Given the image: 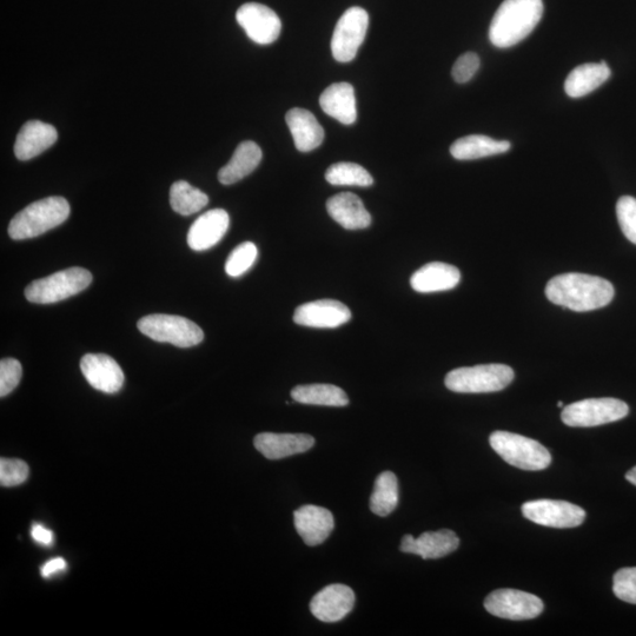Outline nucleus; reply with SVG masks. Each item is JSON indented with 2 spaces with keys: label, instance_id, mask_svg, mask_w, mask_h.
<instances>
[{
  "label": "nucleus",
  "instance_id": "1",
  "mask_svg": "<svg viewBox=\"0 0 636 636\" xmlns=\"http://www.w3.org/2000/svg\"><path fill=\"white\" fill-rule=\"evenodd\" d=\"M614 294L613 284L605 278L578 273L556 276L546 287L549 301L578 313L608 306Z\"/></svg>",
  "mask_w": 636,
  "mask_h": 636
},
{
  "label": "nucleus",
  "instance_id": "2",
  "mask_svg": "<svg viewBox=\"0 0 636 636\" xmlns=\"http://www.w3.org/2000/svg\"><path fill=\"white\" fill-rule=\"evenodd\" d=\"M543 10L542 0H505L490 24V42L499 49L519 44L538 26Z\"/></svg>",
  "mask_w": 636,
  "mask_h": 636
},
{
  "label": "nucleus",
  "instance_id": "3",
  "mask_svg": "<svg viewBox=\"0 0 636 636\" xmlns=\"http://www.w3.org/2000/svg\"><path fill=\"white\" fill-rule=\"evenodd\" d=\"M70 211V204L64 197L44 198L28 205L12 218L9 235L15 241L41 236L68 220Z\"/></svg>",
  "mask_w": 636,
  "mask_h": 636
},
{
  "label": "nucleus",
  "instance_id": "4",
  "mask_svg": "<svg viewBox=\"0 0 636 636\" xmlns=\"http://www.w3.org/2000/svg\"><path fill=\"white\" fill-rule=\"evenodd\" d=\"M514 376V370L505 364H482L450 371L445 383L454 393H495L507 388Z\"/></svg>",
  "mask_w": 636,
  "mask_h": 636
},
{
  "label": "nucleus",
  "instance_id": "5",
  "mask_svg": "<svg viewBox=\"0 0 636 636\" xmlns=\"http://www.w3.org/2000/svg\"><path fill=\"white\" fill-rule=\"evenodd\" d=\"M490 446L508 465L528 472H539L549 467L552 456L538 441L509 432L490 435Z\"/></svg>",
  "mask_w": 636,
  "mask_h": 636
},
{
  "label": "nucleus",
  "instance_id": "6",
  "mask_svg": "<svg viewBox=\"0 0 636 636\" xmlns=\"http://www.w3.org/2000/svg\"><path fill=\"white\" fill-rule=\"evenodd\" d=\"M137 327L156 342L170 343L178 348L195 347L204 340L203 330L188 318L155 314L141 318Z\"/></svg>",
  "mask_w": 636,
  "mask_h": 636
},
{
  "label": "nucleus",
  "instance_id": "7",
  "mask_svg": "<svg viewBox=\"0 0 636 636\" xmlns=\"http://www.w3.org/2000/svg\"><path fill=\"white\" fill-rule=\"evenodd\" d=\"M92 282L90 271L70 268L51 276L33 281L25 290V297L31 303L51 304L66 300L82 293Z\"/></svg>",
  "mask_w": 636,
  "mask_h": 636
},
{
  "label": "nucleus",
  "instance_id": "8",
  "mask_svg": "<svg viewBox=\"0 0 636 636\" xmlns=\"http://www.w3.org/2000/svg\"><path fill=\"white\" fill-rule=\"evenodd\" d=\"M628 413L627 403L604 397L569 404L563 409L561 419L569 427L589 428L625 419Z\"/></svg>",
  "mask_w": 636,
  "mask_h": 636
},
{
  "label": "nucleus",
  "instance_id": "9",
  "mask_svg": "<svg viewBox=\"0 0 636 636\" xmlns=\"http://www.w3.org/2000/svg\"><path fill=\"white\" fill-rule=\"evenodd\" d=\"M368 26V12L359 6L343 13L331 39V52L337 62L349 63L355 59L366 39Z\"/></svg>",
  "mask_w": 636,
  "mask_h": 636
},
{
  "label": "nucleus",
  "instance_id": "10",
  "mask_svg": "<svg viewBox=\"0 0 636 636\" xmlns=\"http://www.w3.org/2000/svg\"><path fill=\"white\" fill-rule=\"evenodd\" d=\"M485 608L488 613L498 618L522 621L538 618L545 606L542 600L533 594L516 589H499L487 596Z\"/></svg>",
  "mask_w": 636,
  "mask_h": 636
},
{
  "label": "nucleus",
  "instance_id": "11",
  "mask_svg": "<svg viewBox=\"0 0 636 636\" xmlns=\"http://www.w3.org/2000/svg\"><path fill=\"white\" fill-rule=\"evenodd\" d=\"M522 514L536 525L559 529L579 527L586 519V512L581 507L559 500L526 502Z\"/></svg>",
  "mask_w": 636,
  "mask_h": 636
},
{
  "label": "nucleus",
  "instance_id": "12",
  "mask_svg": "<svg viewBox=\"0 0 636 636\" xmlns=\"http://www.w3.org/2000/svg\"><path fill=\"white\" fill-rule=\"evenodd\" d=\"M237 23L242 26L251 41L269 45L281 35L282 22L274 10L263 4L247 3L236 13Z\"/></svg>",
  "mask_w": 636,
  "mask_h": 636
},
{
  "label": "nucleus",
  "instance_id": "13",
  "mask_svg": "<svg viewBox=\"0 0 636 636\" xmlns=\"http://www.w3.org/2000/svg\"><path fill=\"white\" fill-rule=\"evenodd\" d=\"M355 593L346 585H330L318 592L310 602V612L322 622H339L353 611Z\"/></svg>",
  "mask_w": 636,
  "mask_h": 636
},
{
  "label": "nucleus",
  "instance_id": "14",
  "mask_svg": "<svg viewBox=\"0 0 636 636\" xmlns=\"http://www.w3.org/2000/svg\"><path fill=\"white\" fill-rule=\"evenodd\" d=\"M351 311L335 300H320L303 304L295 311L294 322L298 326L334 329L350 321Z\"/></svg>",
  "mask_w": 636,
  "mask_h": 636
},
{
  "label": "nucleus",
  "instance_id": "15",
  "mask_svg": "<svg viewBox=\"0 0 636 636\" xmlns=\"http://www.w3.org/2000/svg\"><path fill=\"white\" fill-rule=\"evenodd\" d=\"M82 373L91 387L105 394H115L122 389L124 373L112 357L104 354H88L81 361Z\"/></svg>",
  "mask_w": 636,
  "mask_h": 636
},
{
  "label": "nucleus",
  "instance_id": "16",
  "mask_svg": "<svg viewBox=\"0 0 636 636\" xmlns=\"http://www.w3.org/2000/svg\"><path fill=\"white\" fill-rule=\"evenodd\" d=\"M460 546V539L453 530L441 529L437 532H426L414 538L404 535L401 542V552L420 555L424 560L445 558Z\"/></svg>",
  "mask_w": 636,
  "mask_h": 636
},
{
  "label": "nucleus",
  "instance_id": "17",
  "mask_svg": "<svg viewBox=\"0 0 636 636\" xmlns=\"http://www.w3.org/2000/svg\"><path fill=\"white\" fill-rule=\"evenodd\" d=\"M294 523L304 543L311 547L321 545L335 528L334 516L330 510L313 505L295 510Z\"/></svg>",
  "mask_w": 636,
  "mask_h": 636
},
{
  "label": "nucleus",
  "instance_id": "18",
  "mask_svg": "<svg viewBox=\"0 0 636 636\" xmlns=\"http://www.w3.org/2000/svg\"><path fill=\"white\" fill-rule=\"evenodd\" d=\"M230 217L223 209L205 212L197 218L188 233V244L192 250L205 251L220 243L227 234Z\"/></svg>",
  "mask_w": 636,
  "mask_h": 636
},
{
  "label": "nucleus",
  "instance_id": "19",
  "mask_svg": "<svg viewBox=\"0 0 636 636\" xmlns=\"http://www.w3.org/2000/svg\"><path fill=\"white\" fill-rule=\"evenodd\" d=\"M255 448L269 460H281L308 452L315 445V439L308 434L262 433L254 439Z\"/></svg>",
  "mask_w": 636,
  "mask_h": 636
},
{
  "label": "nucleus",
  "instance_id": "20",
  "mask_svg": "<svg viewBox=\"0 0 636 636\" xmlns=\"http://www.w3.org/2000/svg\"><path fill=\"white\" fill-rule=\"evenodd\" d=\"M58 132L51 124L30 121L23 125L15 143V155L19 161H30L57 142Z\"/></svg>",
  "mask_w": 636,
  "mask_h": 636
},
{
  "label": "nucleus",
  "instance_id": "21",
  "mask_svg": "<svg viewBox=\"0 0 636 636\" xmlns=\"http://www.w3.org/2000/svg\"><path fill=\"white\" fill-rule=\"evenodd\" d=\"M460 281V270L454 265L442 262L426 264L410 278L412 288L422 294L452 290Z\"/></svg>",
  "mask_w": 636,
  "mask_h": 636
},
{
  "label": "nucleus",
  "instance_id": "22",
  "mask_svg": "<svg viewBox=\"0 0 636 636\" xmlns=\"http://www.w3.org/2000/svg\"><path fill=\"white\" fill-rule=\"evenodd\" d=\"M327 210L333 220L347 230L367 229L371 224L369 211L359 196L342 192L329 198Z\"/></svg>",
  "mask_w": 636,
  "mask_h": 636
},
{
  "label": "nucleus",
  "instance_id": "23",
  "mask_svg": "<svg viewBox=\"0 0 636 636\" xmlns=\"http://www.w3.org/2000/svg\"><path fill=\"white\" fill-rule=\"evenodd\" d=\"M286 121L298 151L310 152L321 147L326 135L322 125L310 111L302 108L291 109Z\"/></svg>",
  "mask_w": 636,
  "mask_h": 636
},
{
  "label": "nucleus",
  "instance_id": "24",
  "mask_svg": "<svg viewBox=\"0 0 636 636\" xmlns=\"http://www.w3.org/2000/svg\"><path fill=\"white\" fill-rule=\"evenodd\" d=\"M320 105L330 117L344 125L356 122L357 109L353 85L342 82L330 85L320 97Z\"/></svg>",
  "mask_w": 636,
  "mask_h": 636
},
{
  "label": "nucleus",
  "instance_id": "25",
  "mask_svg": "<svg viewBox=\"0 0 636 636\" xmlns=\"http://www.w3.org/2000/svg\"><path fill=\"white\" fill-rule=\"evenodd\" d=\"M262 157V150L255 142L241 143L229 163L218 172V181L224 185L240 182L256 170Z\"/></svg>",
  "mask_w": 636,
  "mask_h": 636
},
{
  "label": "nucleus",
  "instance_id": "26",
  "mask_svg": "<svg viewBox=\"0 0 636 636\" xmlns=\"http://www.w3.org/2000/svg\"><path fill=\"white\" fill-rule=\"evenodd\" d=\"M611 75L605 62L580 65L566 79V94L571 98L585 97L605 84Z\"/></svg>",
  "mask_w": 636,
  "mask_h": 636
},
{
  "label": "nucleus",
  "instance_id": "27",
  "mask_svg": "<svg viewBox=\"0 0 636 636\" xmlns=\"http://www.w3.org/2000/svg\"><path fill=\"white\" fill-rule=\"evenodd\" d=\"M510 148L512 144L508 141H496L483 135H470L457 139L450 147V154L459 161H474V159L505 154Z\"/></svg>",
  "mask_w": 636,
  "mask_h": 636
},
{
  "label": "nucleus",
  "instance_id": "28",
  "mask_svg": "<svg viewBox=\"0 0 636 636\" xmlns=\"http://www.w3.org/2000/svg\"><path fill=\"white\" fill-rule=\"evenodd\" d=\"M293 400L309 406L346 407L349 399L343 389L333 384H306L291 390Z\"/></svg>",
  "mask_w": 636,
  "mask_h": 636
},
{
  "label": "nucleus",
  "instance_id": "29",
  "mask_svg": "<svg viewBox=\"0 0 636 636\" xmlns=\"http://www.w3.org/2000/svg\"><path fill=\"white\" fill-rule=\"evenodd\" d=\"M399 505V482L392 472H383L375 481L374 492L370 498V510L377 516L392 514Z\"/></svg>",
  "mask_w": 636,
  "mask_h": 636
},
{
  "label": "nucleus",
  "instance_id": "30",
  "mask_svg": "<svg viewBox=\"0 0 636 636\" xmlns=\"http://www.w3.org/2000/svg\"><path fill=\"white\" fill-rule=\"evenodd\" d=\"M209 197L203 191L192 187L185 181L172 184L170 189V204L172 210L183 216H190L207 207Z\"/></svg>",
  "mask_w": 636,
  "mask_h": 636
},
{
  "label": "nucleus",
  "instance_id": "31",
  "mask_svg": "<svg viewBox=\"0 0 636 636\" xmlns=\"http://www.w3.org/2000/svg\"><path fill=\"white\" fill-rule=\"evenodd\" d=\"M326 180L337 187L367 188L374 184V178L360 164L341 162L331 165L326 172Z\"/></svg>",
  "mask_w": 636,
  "mask_h": 636
},
{
  "label": "nucleus",
  "instance_id": "32",
  "mask_svg": "<svg viewBox=\"0 0 636 636\" xmlns=\"http://www.w3.org/2000/svg\"><path fill=\"white\" fill-rule=\"evenodd\" d=\"M258 257V249L254 243L244 242L233 250L227 263L225 273L230 277H241L255 264Z\"/></svg>",
  "mask_w": 636,
  "mask_h": 636
},
{
  "label": "nucleus",
  "instance_id": "33",
  "mask_svg": "<svg viewBox=\"0 0 636 636\" xmlns=\"http://www.w3.org/2000/svg\"><path fill=\"white\" fill-rule=\"evenodd\" d=\"M616 216H618L622 233L628 241L636 244V198L621 197L616 204Z\"/></svg>",
  "mask_w": 636,
  "mask_h": 636
},
{
  "label": "nucleus",
  "instance_id": "34",
  "mask_svg": "<svg viewBox=\"0 0 636 636\" xmlns=\"http://www.w3.org/2000/svg\"><path fill=\"white\" fill-rule=\"evenodd\" d=\"M613 591L616 598L636 605V567L622 568L616 572Z\"/></svg>",
  "mask_w": 636,
  "mask_h": 636
},
{
  "label": "nucleus",
  "instance_id": "35",
  "mask_svg": "<svg viewBox=\"0 0 636 636\" xmlns=\"http://www.w3.org/2000/svg\"><path fill=\"white\" fill-rule=\"evenodd\" d=\"M29 477V466L22 460H0V483L3 487L22 485Z\"/></svg>",
  "mask_w": 636,
  "mask_h": 636
},
{
  "label": "nucleus",
  "instance_id": "36",
  "mask_svg": "<svg viewBox=\"0 0 636 636\" xmlns=\"http://www.w3.org/2000/svg\"><path fill=\"white\" fill-rule=\"evenodd\" d=\"M21 362L15 359H4L0 362V396L5 397L18 387L22 380Z\"/></svg>",
  "mask_w": 636,
  "mask_h": 636
},
{
  "label": "nucleus",
  "instance_id": "37",
  "mask_svg": "<svg viewBox=\"0 0 636 636\" xmlns=\"http://www.w3.org/2000/svg\"><path fill=\"white\" fill-rule=\"evenodd\" d=\"M481 66L480 57L475 52H466L457 58L452 70L456 83L465 84L472 81Z\"/></svg>",
  "mask_w": 636,
  "mask_h": 636
},
{
  "label": "nucleus",
  "instance_id": "38",
  "mask_svg": "<svg viewBox=\"0 0 636 636\" xmlns=\"http://www.w3.org/2000/svg\"><path fill=\"white\" fill-rule=\"evenodd\" d=\"M31 536L33 540L42 546H51L53 543V533L51 530L42 525H38V523L32 526Z\"/></svg>",
  "mask_w": 636,
  "mask_h": 636
},
{
  "label": "nucleus",
  "instance_id": "39",
  "mask_svg": "<svg viewBox=\"0 0 636 636\" xmlns=\"http://www.w3.org/2000/svg\"><path fill=\"white\" fill-rule=\"evenodd\" d=\"M66 568V562L62 558L52 559L45 563L41 569L43 578H50L59 572H63Z\"/></svg>",
  "mask_w": 636,
  "mask_h": 636
},
{
  "label": "nucleus",
  "instance_id": "40",
  "mask_svg": "<svg viewBox=\"0 0 636 636\" xmlns=\"http://www.w3.org/2000/svg\"><path fill=\"white\" fill-rule=\"evenodd\" d=\"M626 479L628 482H631L632 485L636 486V467L629 470V472L626 474Z\"/></svg>",
  "mask_w": 636,
  "mask_h": 636
},
{
  "label": "nucleus",
  "instance_id": "41",
  "mask_svg": "<svg viewBox=\"0 0 636 636\" xmlns=\"http://www.w3.org/2000/svg\"><path fill=\"white\" fill-rule=\"evenodd\" d=\"M558 407H559V408H563V402L559 401V402H558Z\"/></svg>",
  "mask_w": 636,
  "mask_h": 636
}]
</instances>
